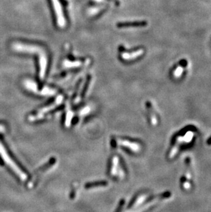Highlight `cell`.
I'll return each instance as SVG.
<instances>
[{
    "mask_svg": "<svg viewBox=\"0 0 211 212\" xmlns=\"http://www.w3.org/2000/svg\"><path fill=\"white\" fill-rule=\"evenodd\" d=\"M112 1H113L114 2H115V3H116V4H117V5H118V3H119V2H118V1H117V0H112Z\"/></svg>",
    "mask_w": 211,
    "mask_h": 212,
    "instance_id": "ba28073f",
    "label": "cell"
},
{
    "mask_svg": "<svg viewBox=\"0 0 211 212\" xmlns=\"http://www.w3.org/2000/svg\"><path fill=\"white\" fill-rule=\"evenodd\" d=\"M93 1H95V2H99L102 1V0H93Z\"/></svg>",
    "mask_w": 211,
    "mask_h": 212,
    "instance_id": "9c48e42d",
    "label": "cell"
},
{
    "mask_svg": "<svg viewBox=\"0 0 211 212\" xmlns=\"http://www.w3.org/2000/svg\"><path fill=\"white\" fill-rule=\"evenodd\" d=\"M118 144L119 145H122L123 146H125L126 148H127L130 149V150H132L134 151H137L139 150V144H135V143H132V142H130L127 140H119L118 141Z\"/></svg>",
    "mask_w": 211,
    "mask_h": 212,
    "instance_id": "277c9868",
    "label": "cell"
},
{
    "mask_svg": "<svg viewBox=\"0 0 211 212\" xmlns=\"http://www.w3.org/2000/svg\"><path fill=\"white\" fill-rule=\"evenodd\" d=\"M51 2H52L55 11L56 12L58 24L60 26V27H63L65 25V21L63 12H62L60 3L58 2V0H51Z\"/></svg>",
    "mask_w": 211,
    "mask_h": 212,
    "instance_id": "7a4b0ae2",
    "label": "cell"
},
{
    "mask_svg": "<svg viewBox=\"0 0 211 212\" xmlns=\"http://www.w3.org/2000/svg\"><path fill=\"white\" fill-rule=\"evenodd\" d=\"M142 52H143V50H139V51H137L136 52H134V53H131V54H128V53H123L122 57V58L124 59V60H131L132 58H134L137 57H139L140 56Z\"/></svg>",
    "mask_w": 211,
    "mask_h": 212,
    "instance_id": "5b68a950",
    "label": "cell"
},
{
    "mask_svg": "<svg viewBox=\"0 0 211 212\" xmlns=\"http://www.w3.org/2000/svg\"><path fill=\"white\" fill-rule=\"evenodd\" d=\"M147 23L145 21L143 22H122L117 23L118 27H145Z\"/></svg>",
    "mask_w": 211,
    "mask_h": 212,
    "instance_id": "3957f363",
    "label": "cell"
},
{
    "mask_svg": "<svg viewBox=\"0 0 211 212\" xmlns=\"http://www.w3.org/2000/svg\"><path fill=\"white\" fill-rule=\"evenodd\" d=\"M0 155L2 156L3 159L5 160L6 163H8L10 167H11L14 171H15L17 175H18V176L20 177L21 179L23 180L26 179L27 176L26 175V174L20 170L19 167L15 164V163L12 161V159H10V156L8 155V153H7V152H6V150L4 149V148H3V145H2V144H0Z\"/></svg>",
    "mask_w": 211,
    "mask_h": 212,
    "instance_id": "6da1fadb",
    "label": "cell"
},
{
    "mask_svg": "<svg viewBox=\"0 0 211 212\" xmlns=\"http://www.w3.org/2000/svg\"><path fill=\"white\" fill-rule=\"evenodd\" d=\"M106 183L104 182H99V183H90L88 184L87 185H86V187H97V186H103L104 185H106Z\"/></svg>",
    "mask_w": 211,
    "mask_h": 212,
    "instance_id": "8992f818",
    "label": "cell"
},
{
    "mask_svg": "<svg viewBox=\"0 0 211 212\" xmlns=\"http://www.w3.org/2000/svg\"><path fill=\"white\" fill-rule=\"evenodd\" d=\"M181 72H182V70H181V68H179V69H178V71L175 73V75H177V76H178V75H180V73H181Z\"/></svg>",
    "mask_w": 211,
    "mask_h": 212,
    "instance_id": "52a82bcc",
    "label": "cell"
}]
</instances>
